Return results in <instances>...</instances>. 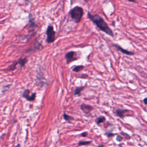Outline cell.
<instances>
[{"label": "cell", "mask_w": 147, "mask_h": 147, "mask_svg": "<svg viewBox=\"0 0 147 147\" xmlns=\"http://www.w3.org/2000/svg\"><path fill=\"white\" fill-rule=\"evenodd\" d=\"M87 17L96 25L97 28L99 30L113 38L114 35L112 30L110 29L108 24H107L106 21L104 20V19L102 17L97 15V14L92 15L90 13V12H88Z\"/></svg>", "instance_id": "6da1fadb"}, {"label": "cell", "mask_w": 147, "mask_h": 147, "mask_svg": "<svg viewBox=\"0 0 147 147\" xmlns=\"http://www.w3.org/2000/svg\"><path fill=\"white\" fill-rule=\"evenodd\" d=\"M83 13V9L79 6L74 7L69 12L71 18L75 23H79L81 21Z\"/></svg>", "instance_id": "7a4b0ae2"}, {"label": "cell", "mask_w": 147, "mask_h": 147, "mask_svg": "<svg viewBox=\"0 0 147 147\" xmlns=\"http://www.w3.org/2000/svg\"><path fill=\"white\" fill-rule=\"evenodd\" d=\"M47 38L46 41L47 43H52L55 40V31H54V27L52 25H49L47 27Z\"/></svg>", "instance_id": "3957f363"}, {"label": "cell", "mask_w": 147, "mask_h": 147, "mask_svg": "<svg viewBox=\"0 0 147 147\" xmlns=\"http://www.w3.org/2000/svg\"><path fill=\"white\" fill-rule=\"evenodd\" d=\"M65 59L66 60L67 64H69L72 62L78 60V58L77 56V54L76 52L74 51H70L65 55Z\"/></svg>", "instance_id": "277c9868"}, {"label": "cell", "mask_w": 147, "mask_h": 147, "mask_svg": "<svg viewBox=\"0 0 147 147\" xmlns=\"http://www.w3.org/2000/svg\"><path fill=\"white\" fill-rule=\"evenodd\" d=\"M29 94L30 90L29 89H27L23 92V93L22 94V97L25 98V99H26L27 101H29V102H32V101H35L36 99V94L35 93H32L31 94V95H30Z\"/></svg>", "instance_id": "5b68a950"}, {"label": "cell", "mask_w": 147, "mask_h": 147, "mask_svg": "<svg viewBox=\"0 0 147 147\" xmlns=\"http://www.w3.org/2000/svg\"><path fill=\"white\" fill-rule=\"evenodd\" d=\"M94 108L90 105H86L85 103H82L81 105V109L86 114H89Z\"/></svg>", "instance_id": "8992f818"}, {"label": "cell", "mask_w": 147, "mask_h": 147, "mask_svg": "<svg viewBox=\"0 0 147 147\" xmlns=\"http://www.w3.org/2000/svg\"><path fill=\"white\" fill-rule=\"evenodd\" d=\"M112 45L113 47H114L115 48H117V49L118 51H120V52H122V53H123L124 54H125V55H133L135 53H133V52H131V51L127 50V49H124L123 48H122L121 46H120L119 45H118V44H113Z\"/></svg>", "instance_id": "52a82bcc"}, {"label": "cell", "mask_w": 147, "mask_h": 147, "mask_svg": "<svg viewBox=\"0 0 147 147\" xmlns=\"http://www.w3.org/2000/svg\"><path fill=\"white\" fill-rule=\"evenodd\" d=\"M128 112H129V110L127 109H117L116 110H115V113L117 116L121 118V119H124V118L125 117V114Z\"/></svg>", "instance_id": "ba28073f"}, {"label": "cell", "mask_w": 147, "mask_h": 147, "mask_svg": "<svg viewBox=\"0 0 147 147\" xmlns=\"http://www.w3.org/2000/svg\"><path fill=\"white\" fill-rule=\"evenodd\" d=\"M28 18H29V22L30 24V27L31 28H32L33 29L35 28V27L36 26V24L35 23V18L33 17V15L32 14H29V16H28Z\"/></svg>", "instance_id": "9c48e42d"}, {"label": "cell", "mask_w": 147, "mask_h": 147, "mask_svg": "<svg viewBox=\"0 0 147 147\" xmlns=\"http://www.w3.org/2000/svg\"><path fill=\"white\" fill-rule=\"evenodd\" d=\"M84 88H85V87H84V86L76 87L75 88V89L74 90V95H78V96H79V95H81L82 91L84 89Z\"/></svg>", "instance_id": "30bf717a"}, {"label": "cell", "mask_w": 147, "mask_h": 147, "mask_svg": "<svg viewBox=\"0 0 147 147\" xmlns=\"http://www.w3.org/2000/svg\"><path fill=\"white\" fill-rule=\"evenodd\" d=\"M18 64V61H15V62H14L11 65H9V66L6 69H5V70H7V71L15 70L16 68V65H17Z\"/></svg>", "instance_id": "8fae6325"}, {"label": "cell", "mask_w": 147, "mask_h": 147, "mask_svg": "<svg viewBox=\"0 0 147 147\" xmlns=\"http://www.w3.org/2000/svg\"><path fill=\"white\" fill-rule=\"evenodd\" d=\"M105 121H106V118L105 117L100 116L96 119V124L98 125H99L101 123H103Z\"/></svg>", "instance_id": "7c38bea8"}, {"label": "cell", "mask_w": 147, "mask_h": 147, "mask_svg": "<svg viewBox=\"0 0 147 147\" xmlns=\"http://www.w3.org/2000/svg\"><path fill=\"white\" fill-rule=\"evenodd\" d=\"M27 62H28V60H27V58H22V59H20L18 60V65H20L21 67H24L25 64L27 63Z\"/></svg>", "instance_id": "4fadbf2b"}, {"label": "cell", "mask_w": 147, "mask_h": 147, "mask_svg": "<svg viewBox=\"0 0 147 147\" xmlns=\"http://www.w3.org/2000/svg\"><path fill=\"white\" fill-rule=\"evenodd\" d=\"M84 68H85V67L82 65H76V66H75V67L72 69V71L75 72H80V71H82L84 69Z\"/></svg>", "instance_id": "5bb4252c"}, {"label": "cell", "mask_w": 147, "mask_h": 147, "mask_svg": "<svg viewBox=\"0 0 147 147\" xmlns=\"http://www.w3.org/2000/svg\"><path fill=\"white\" fill-rule=\"evenodd\" d=\"M63 118L64 119H65V120L66 121H71L74 120V117L70 116V115H67L65 112H64L63 113Z\"/></svg>", "instance_id": "9a60e30c"}, {"label": "cell", "mask_w": 147, "mask_h": 147, "mask_svg": "<svg viewBox=\"0 0 147 147\" xmlns=\"http://www.w3.org/2000/svg\"><path fill=\"white\" fill-rule=\"evenodd\" d=\"M91 143V141H80L79 142H78V145H79V146H81V145H86Z\"/></svg>", "instance_id": "2e32d148"}, {"label": "cell", "mask_w": 147, "mask_h": 147, "mask_svg": "<svg viewBox=\"0 0 147 147\" xmlns=\"http://www.w3.org/2000/svg\"><path fill=\"white\" fill-rule=\"evenodd\" d=\"M106 135L108 137H110L114 136L115 135V134H114V133H106Z\"/></svg>", "instance_id": "e0dca14e"}, {"label": "cell", "mask_w": 147, "mask_h": 147, "mask_svg": "<svg viewBox=\"0 0 147 147\" xmlns=\"http://www.w3.org/2000/svg\"><path fill=\"white\" fill-rule=\"evenodd\" d=\"M87 77H88V75L86 74H83L81 76V78H82V79H86V78H87Z\"/></svg>", "instance_id": "ac0fdd59"}, {"label": "cell", "mask_w": 147, "mask_h": 147, "mask_svg": "<svg viewBox=\"0 0 147 147\" xmlns=\"http://www.w3.org/2000/svg\"><path fill=\"white\" fill-rule=\"evenodd\" d=\"M116 139L118 141H121L122 140V137L121 136H117Z\"/></svg>", "instance_id": "d6986e66"}, {"label": "cell", "mask_w": 147, "mask_h": 147, "mask_svg": "<svg viewBox=\"0 0 147 147\" xmlns=\"http://www.w3.org/2000/svg\"><path fill=\"white\" fill-rule=\"evenodd\" d=\"M81 135L83 137H86L87 136V132H83L81 134Z\"/></svg>", "instance_id": "ffe728a7"}, {"label": "cell", "mask_w": 147, "mask_h": 147, "mask_svg": "<svg viewBox=\"0 0 147 147\" xmlns=\"http://www.w3.org/2000/svg\"><path fill=\"white\" fill-rule=\"evenodd\" d=\"M143 101H144V103H145V105H147V98H144Z\"/></svg>", "instance_id": "44dd1931"}, {"label": "cell", "mask_w": 147, "mask_h": 147, "mask_svg": "<svg viewBox=\"0 0 147 147\" xmlns=\"http://www.w3.org/2000/svg\"><path fill=\"white\" fill-rule=\"evenodd\" d=\"M127 1H129V2H134V3H135V2H136V0H127Z\"/></svg>", "instance_id": "7402d4cb"}, {"label": "cell", "mask_w": 147, "mask_h": 147, "mask_svg": "<svg viewBox=\"0 0 147 147\" xmlns=\"http://www.w3.org/2000/svg\"><path fill=\"white\" fill-rule=\"evenodd\" d=\"M24 1H25L26 2H27V3L29 2V0H24Z\"/></svg>", "instance_id": "603a6c76"}, {"label": "cell", "mask_w": 147, "mask_h": 147, "mask_svg": "<svg viewBox=\"0 0 147 147\" xmlns=\"http://www.w3.org/2000/svg\"><path fill=\"white\" fill-rule=\"evenodd\" d=\"M104 145H99V147H103Z\"/></svg>", "instance_id": "cb8c5ba5"}, {"label": "cell", "mask_w": 147, "mask_h": 147, "mask_svg": "<svg viewBox=\"0 0 147 147\" xmlns=\"http://www.w3.org/2000/svg\"></svg>", "instance_id": "d4e9b609"}]
</instances>
